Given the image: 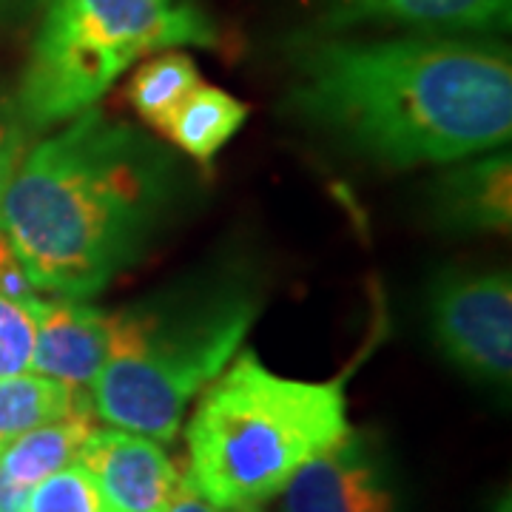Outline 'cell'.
I'll return each mask as SVG.
<instances>
[{
  "instance_id": "obj_1",
  "label": "cell",
  "mask_w": 512,
  "mask_h": 512,
  "mask_svg": "<svg viewBox=\"0 0 512 512\" xmlns=\"http://www.w3.org/2000/svg\"><path fill=\"white\" fill-rule=\"evenodd\" d=\"M293 106L387 168L458 163L512 134V63L456 37H325L299 55Z\"/></svg>"
},
{
  "instance_id": "obj_2",
  "label": "cell",
  "mask_w": 512,
  "mask_h": 512,
  "mask_svg": "<svg viewBox=\"0 0 512 512\" xmlns=\"http://www.w3.org/2000/svg\"><path fill=\"white\" fill-rule=\"evenodd\" d=\"M168 171L151 140L97 109L26 151L0 228L37 291L86 299L134 265L168 200Z\"/></svg>"
},
{
  "instance_id": "obj_3",
  "label": "cell",
  "mask_w": 512,
  "mask_h": 512,
  "mask_svg": "<svg viewBox=\"0 0 512 512\" xmlns=\"http://www.w3.org/2000/svg\"><path fill=\"white\" fill-rule=\"evenodd\" d=\"M348 430L345 379L276 376L239 350L202 390L185 427V478L222 510H254Z\"/></svg>"
},
{
  "instance_id": "obj_4",
  "label": "cell",
  "mask_w": 512,
  "mask_h": 512,
  "mask_svg": "<svg viewBox=\"0 0 512 512\" xmlns=\"http://www.w3.org/2000/svg\"><path fill=\"white\" fill-rule=\"evenodd\" d=\"M254 313L245 293L194 308L114 313L111 356L92 384L94 413L117 430L174 441L191 402L242 350Z\"/></svg>"
},
{
  "instance_id": "obj_5",
  "label": "cell",
  "mask_w": 512,
  "mask_h": 512,
  "mask_svg": "<svg viewBox=\"0 0 512 512\" xmlns=\"http://www.w3.org/2000/svg\"><path fill=\"white\" fill-rule=\"evenodd\" d=\"M217 40L194 0H46L20 80V120L26 128L69 123L140 57Z\"/></svg>"
},
{
  "instance_id": "obj_6",
  "label": "cell",
  "mask_w": 512,
  "mask_h": 512,
  "mask_svg": "<svg viewBox=\"0 0 512 512\" xmlns=\"http://www.w3.org/2000/svg\"><path fill=\"white\" fill-rule=\"evenodd\" d=\"M430 330L467 376L501 384L512 370V285L507 271L447 274L430 293Z\"/></svg>"
},
{
  "instance_id": "obj_7",
  "label": "cell",
  "mask_w": 512,
  "mask_h": 512,
  "mask_svg": "<svg viewBox=\"0 0 512 512\" xmlns=\"http://www.w3.org/2000/svg\"><path fill=\"white\" fill-rule=\"evenodd\" d=\"M279 495L282 512H396L387 458L356 430L299 467Z\"/></svg>"
},
{
  "instance_id": "obj_8",
  "label": "cell",
  "mask_w": 512,
  "mask_h": 512,
  "mask_svg": "<svg viewBox=\"0 0 512 512\" xmlns=\"http://www.w3.org/2000/svg\"><path fill=\"white\" fill-rule=\"evenodd\" d=\"M77 464L92 476L103 512H163L183 484L160 441L117 427H94Z\"/></svg>"
},
{
  "instance_id": "obj_9",
  "label": "cell",
  "mask_w": 512,
  "mask_h": 512,
  "mask_svg": "<svg viewBox=\"0 0 512 512\" xmlns=\"http://www.w3.org/2000/svg\"><path fill=\"white\" fill-rule=\"evenodd\" d=\"M32 370L72 390H92L97 373L111 356L114 313L83 305L80 299L55 296L37 305Z\"/></svg>"
},
{
  "instance_id": "obj_10",
  "label": "cell",
  "mask_w": 512,
  "mask_h": 512,
  "mask_svg": "<svg viewBox=\"0 0 512 512\" xmlns=\"http://www.w3.org/2000/svg\"><path fill=\"white\" fill-rule=\"evenodd\" d=\"M512 0H333L330 29L362 23L407 26L419 32H493L507 29Z\"/></svg>"
},
{
  "instance_id": "obj_11",
  "label": "cell",
  "mask_w": 512,
  "mask_h": 512,
  "mask_svg": "<svg viewBox=\"0 0 512 512\" xmlns=\"http://www.w3.org/2000/svg\"><path fill=\"white\" fill-rule=\"evenodd\" d=\"M433 220L447 231H510V154H493L444 174L433 188Z\"/></svg>"
},
{
  "instance_id": "obj_12",
  "label": "cell",
  "mask_w": 512,
  "mask_h": 512,
  "mask_svg": "<svg viewBox=\"0 0 512 512\" xmlns=\"http://www.w3.org/2000/svg\"><path fill=\"white\" fill-rule=\"evenodd\" d=\"M92 416L94 410H80L18 436L0 450V473L32 490L43 478L77 464V456L94 430Z\"/></svg>"
},
{
  "instance_id": "obj_13",
  "label": "cell",
  "mask_w": 512,
  "mask_h": 512,
  "mask_svg": "<svg viewBox=\"0 0 512 512\" xmlns=\"http://www.w3.org/2000/svg\"><path fill=\"white\" fill-rule=\"evenodd\" d=\"M245 120H248V106L242 100L200 83L171 111V117L160 131L197 163H211Z\"/></svg>"
},
{
  "instance_id": "obj_14",
  "label": "cell",
  "mask_w": 512,
  "mask_h": 512,
  "mask_svg": "<svg viewBox=\"0 0 512 512\" xmlns=\"http://www.w3.org/2000/svg\"><path fill=\"white\" fill-rule=\"evenodd\" d=\"M80 410H94L92 393L72 390L37 373L6 376L0 379V450L40 424L66 419Z\"/></svg>"
},
{
  "instance_id": "obj_15",
  "label": "cell",
  "mask_w": 512,
  "mask_h": 512,
  "mask_svg": "<svg viewBox=\"0 0 512 512\" xmlns=\"http://www.w3.org/2000/svg\"><path fill=\"white\" fill-rule=\"evenodd\" d=\"M200 83L202 77L194 57H188L185 52H163V55L157 52L131 74L126 94L131 109L137 111L143 123L163 128L171 111Z\"/></svg>"
},
{
  "instance_id": "obj_16",
  "label": "cell",
  "mask_w": 512,
  "mask_h": 512,
  "mask_svg": "<svg viewBox=\"0 0 512 512\" xmlns=\"http://www.w3.org/2000/svg\"><path fill=\"white\" fill-rule=\"evenodd\" d=\"M26 512H103V501L92 476L72 464L32 487Z\"/></svg>"
},
{
  "instance_id": "obj_17",
  "label": "cell",
  "mask_w": 512,
  "mask_h": 512,
  "mask_svg": "<svg viewBox=\"0 0 512 512\" xmlns=\"http://www.w3.org/2000/svg\"><path fill=\"white\" fill-rule=\"evenodd\" d=\"M37 305H20L0 296V379L32 370Z\"/></svg>"
},
{
  "instance_id": "obj_18",
  "label": "cell",
  "mask_w": 512,
  "mask_h": 512,
  "mask_svg": "<svg viewBox=\"0 0 512 512\" xmlns=\"http://www.w3.org/2000/svg\"><path fill=\"white\" fill-rule=\"evenodd\" d=\"M0 296L20 302V305H37L40 302V291L32 285L12 239L6 237L3 228H0Z\"/></svg>"
},
{
  "instance_id": "obj_19",
  "label": "cell",
  "mask_w": 512,
  "mask_h": 512,
  "mask_svg": "<svg viewBox=\"0 0 512 512\" xmlns=\"http://www.w3.org/2000/svg\"><path fill=\"white\" fill-rule=\"evenodd\" d=\"M23 146H26V123L20 120L18 109L12 111L0 106V202L26 154Z\"/></svg>"
},
{
  "instance_id": "obj_20",
  "label": "cell",
  "mask_w": 512,
  "mask_h": 512,
  "mask_svg": "<svg viewBox=\"0 0 512 512\" xmlns=\"http://www.w3.org/2000/svg\"><path fill=\"white\" fill-rule=\"evenodd\" d=\"M163 512H228L222 510V507H217L214 501H208L205 495L188 481V478L183 476V484L177 487V493H174V498L165 504Z\"/></svg>"
},
{
  "instance_id": "obj_21",
  "label": "cell",
  "mask_w": 512,
  "mask_h": 512,
  "mask_svg": "<svg viewBox=\"0 0 512 512\" xmlns=\"http://www.w3.org/2000/svg\"><path fill=\"white\" fill-rule=\"evenodd\" d=\"M29 495H32L29 487L15 484L12 478L0 473V512H26L29 510Z\"/></svg>"
},
{
  "instance_id": "obj_22",
  "label": "cell",
  "mask_w": 512,
  "mask_h": 512,
  "mask_svg": "<svg viewBox=\"0 0 512 512\" xmlns=\"http://www.w3.org/2000/svg\"><path fill=\"white\" fill-rule=\"evenodd\" d=\"M9 3H12V0H0V15H3V12L9 9Z\"/></svg>"
},
{
  "instance_id": "obj_23",
  "label": "cell",
  "mask_w": 512,
  "mask_h": 512,
  "mask_svg": "<svg viewBox=\"0 0 512 512\" xmlns=\"http://www.w3.org/2000/svg\"><path fill=\"white\" fill-rule=\"evenodd\" d=\"M242 512H262V510H259V507H254V510H242Z\"/></svg>"
}]
</instances>
